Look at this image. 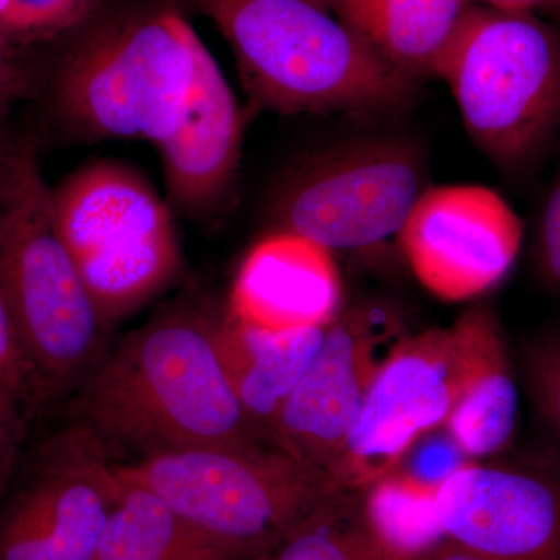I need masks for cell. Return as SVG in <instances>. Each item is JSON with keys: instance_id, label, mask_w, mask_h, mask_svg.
Masks as SVG:
<instances>
[{"instance_id": "27", "label": "cell", "mask_w": 560, "mask_h": 560, "mask_svg": "<svg viewBox=\"0 0 560 560\" xmlns=\"http://www.w3.org/2000/svg\"><path fill=\"white\" fill-rule=\"evenodd\" d=\"M35 420L18 394L0 386V497L27 447Z\"/></svg>"}, {"instance_id": "20", "label": "cell", "mask_w": 560, "mask_h": 560, "mask_svg": "<svg viewBox=\"0 0 560 560\" xmlns=\"http://www.w3.org/2000/svg\"><path fill=\"white\" fill-rule=\"evenodd\" d=\"M276 548L270 560H405L371 528L363 489L331 492Z\"/></svg>"}, {"instance_id": "16", "label": "cell", "mask_w": 560, "mask_h": 560, "mask_svg": "<svg viewBox=\"0 0 560 560\" xmlns=\"http://www.w3.org/2000/svg\"><path fill=\"white\" fill-rule=\"evenodd\" d=\"M327 326L268 330L220 308L217 342L246 418L268 444L272 423L323 345Z\"/></svg>"}, {"instance_id": "31", "label": "cell", "mask_w": 560, "mask_h": 560, "mask_svg": "<svg viewBox=\"0 0 560 560\" xmlns=\"http://www.w3.org/2000/svg\"><path fill=\"white\" fill-rule=\"evenodd\" d=\"M540 9L560 22V0H550V2L545 3Z\"/></svg>"}, {"instance_id": "7", "label": "cell", "mask_w": 560, "mask_h": 560, "mask_svg": "<svg viewBox=\"0 0 560 560\" xmlns=\"http://www.w3.org/2000/svg\"><path fill=\"white\" fill-rule=\"evenodd\" d=\"M121 482L153 492L235 555L276 547L335 490L329 475L271 444H223L116 464Z\"/></svg>"}, {"instance_id": "26", "label": "cell", "mask_w": 560, "mask_h": 560, "mask_svg": "<svg viewBox=\"0 0 560 560\" xmlns=\"http://www.w3.org/2000/svg\"><path fill=\"white\" fill-rule=\"evenodd\" d=\"M38 70L35 51L24 49L0 28V147L13 138L9 130L11 110L33 97Z\"/></svg>"}, {"instance_id": "32", "label": "cell", "mask_w": 560, "mask_h": 560, "mask_svg": "<svg viewBox=\"0 0 560 560\" xmlns=\"http://www.w3.org/2000/svg\"><path fill=\"white\" fill-rule=\"evenodd\" d=\"M13 138H14V136H13ZM13 138H11L9 140V142L5 143V145L0 147V164H2L3 151H5L7 147H9V143L11 142V140H13Z\"/></svg>"}, {"instance_id": "11", "label": "cell", "mask_w": 560, "mask_h": 560, "mask_svg": "<svg viewBox=\"0 0 560 560\" xmlns=\"http://www.w3.org/2000/svg\"><path fill=\"white\" fill-rule=\"evenodd\" d=\"M397 334L396 316L386 308L342 307L327 326L311 368L280 408L271 445L330 477L389 353L383 349Z\"/></svg>"}, {"instance_id": "29", "label": "cell", "mask_w": 560, "mask_h": 560, "mask_svg": "<svg viewBox=\"0 0 560 560\" xmlns=\"http://www.w3.org/2000/svg\"><path fill=\"white\" fill-rule=\"evenodd\" d=\"M416 560H488L481 558V556L475 555L474 551L467 550V548L460 547L455 541L442 539L436 545L422 552Z\"/></svg>"}, {"instance_id": "17", "label": "cell", "mask_w": 560, "mask_h": 560, "mask_svg": "<svg viewBox=\"0 0 560 560\" xmlns=\"http://www.w3.org/2000/svg\"><path fill=\"white\" fill-rule=\"evenodd\" d=\"M382 61L411 79H436L467 0H312Z\"/></svg>"}, {"instance_id": "14", "label": "cell", "mask_w": 560, "mask_h": 560, "mask_svg": "<svg viewBox=\"0 0 560 560\" xmlns=\"http://www.w3.org/2000/svg\"><path fill=\"white\" fill-rule=\"evenodd\" d=\"M245 125L230 81L206 50L186 114L156 147L171 208L195 220L219 215L237 183Z\"/></svg>"}, {"instance_id": "12", "label": "cell", "mask_w": 560, "mask_h": 560, "mask_svg": "<svg viewBox=\"0 0 560 560\" xmlns=\"http://www.w3.org/2000/svg\"><path fill=\"white\" fill-rule=\"evenodd\" d=\"M397 238L416 278L433 296L463 302L493 289L510 272L523 224L488 187L430 186Z\"/></svg>"}, {"instance_id": "23", "label": "cell", "mask_w": 560, "mask_h": 560, "mask_svg": "<svg viewBox=\"0 0 560 560\" xmlns=\"http://www.w3.org/2000/svg\"><path fill=\"white\" fill-rule=\"evenodd\" d=\"M0 386L18 394L31 408L36 419L43 418V390L2 289H0Z\"/></svg>"}, {"instance_id": "19", "label": "cell", "mask_w": 560, "mask_h": 560, "mask_svg": "<svg viewBox=\"0 0 560 560\" xmlns=\"http://www.w3.org/2000/svg\"><path fill=\"white\" fill-rule=\"evenodd\" d=\"M518 390L500 324L493 326L464 383L445 430L466 453L480 459L510 445L517 427Z\"/></svg>"}, {"instance_id": "1", "label": "cell", "mask_w": 560, "mask_h": 560, "mask_svg": "<svg viewBox=\"0 0 560 560\" xmlns=\"http://www.w3.org/2000/svg\"><path fill=\"white\" fill-rule=\"evenodd\" d=\"M220 308L180 298L113 342L55 411L88 431L116 464L223 444H268L232 389Z\"/></svg>"}, {"instance_id": "3", "label": "cell", "mask_w": 560, "mask_h": 560, "mask_svg": "<svg viewBox=\"0 0 560 560\" xmlns=\"http://www.w3.org/2000/svg\"><path fill=\"white\" fill-rule=\"evenodd\" d=\"M230 44L257 108L361 120L410 108L420 81L390 68L312 0H187Z\"/></svg>"}, {"instance_id": "21", "label": "cell", "mask_w": 560, "mask_h": 560, "mask_svg": "<svg viewBox=\"0 0 560 560\" xmlns=\"http://www.w3.org/2000/svg\"><path fill=\"white\" fill-rule=\"evenodd\" d=\"M434 495L436 490L394 470L363 489L364 512L371 528L390 551L401 559L416 560L445 539Z\"/></svg>"}, {"instance_id": "4", "label": "cell", "mask_w": 560, "mask_h": 560, "mask_svg": "<svg viewBox=\"0 0 560 560\" xmlns=\"http://www.w3.org/2000/svg\"><path fill=\"white\" fill-rule=\"evenodd\" d=\"M0 289L43 390L44 416L83 385L113 346L50 213V186L31 138L0 164Z\"/></svg>"}, {"instance_id": "9", "label": "cell", "mask_w": 560, "mask_h": 560, "mask_svg": "<svg viewBox=\"0 0 560 560\" xmlns=\"http://www.w3.org/2000/svg\"><path fill=\"white\" fill-rule=\"evenodd\" d=\"M495 315L471 308L451 327L399 338L378 368L359 419L330 478L360 490L397 469L422 434L451 418Z\"/></svg>"}, {"instance_id": "2", "label": "cell", "mask_w": 560, "mask_h": 560, "mask_svg": "<svg viewBox=\"0 0 560 560\" xmlns=\"http://www.w3.org/2000/svg\"><path fill=\"white\" fill-rule=\"evenodd\" d=\"M55 49L33 92L55 128L158 147L186 114L208 47L173 0H106Z\"/></svg>"}, {"instance_id": "6", "label": "cell", "mask_w": 560, "mask_h": 560, "mask_svg": "<svg viewBox=\"0 0 560 560\" xmlns=\"http://www.w3.org/2000/svg\"><path fill=\"white\" fill-rule=\"evenodd\" d=\"M50 213L110 329L172 285L183 264L168 201L124 162L81 165L50 186Z\"/></svg>"}, {"instance_id": "13", "label": "cell", "mask_w": 560, "mask_h": 560, "mask_svg": "<svg viewBox=\"0 0 560 560\" xmlns=\"http://www.w3.org/2000/svg\"><path fill=\"white\" fill-rule=\"evenodd\" d=\"M445 537L488 560H560V455L467 463L434 495Z\"/></svg>"}, {"instance_id": "24", "label": "cell", "mask_w": 560, "mask_h": 560, "mask_svg": "<svg viewBox=\"0 0 560 560\" xmlns=\"http://www.w3.org/2000/svg\"><path fill=\"white\" fill-rule=\"evenodd\" d=\"M467 459L451 433L441 427L422 434L405 453L396 470L423 488L438 490L453 471L469 463Z\"/></svg>"}, {"instance_id": "15", "label": "cell", "mask_w": 560, "mask_h": 560, "mask_svg": "<svg viewBox=\"0 0 560 560\" xmlns=\"http://www.w3.org/2000/svg\"><path fill=\"white\" fill-rule=\"evenodd\" d=\"M226 308L261 329L329 326L342 308L334 254L293 232L272 230L243 259Z\"/></svg>"}, {"instance_id": "22", "label": "cell", "mask_w": 560, "mask_h": 560, "mask_svg": "<svg viewBox=\"0 0 560 560\" xmlns=\"http://www.w3.org/2000/svg\"><path fill=\"white\" fill-rule=\"evenodd\" d=\"M106 0H0V28L24 49L55 47L80 31Z\"/></svg>"}, {"instance_id": "18", "label": "cell", "mask_w": 560, "mask_h": 560, "mask_svg": "<svg viewBox=\"0 0 560 560\" xmlns=\"http://www.w3.org/2000/svg\"><path fill=\"white\" fill-rule=\"evenodd\" d=\"M234 551L179 518L150 490L121 482L94 560H230Z\"/></svg>"}, {"instance_id": "5", "label": "cell", "mask_w": 560, "mask_h": 560, "mask_svg": "<svg viewBox=\"0 0 560 560\" xmlns=\"http://www.w3.org/2000/svg\"><path fill=\"white\" fill-rule=\"evenodd\" d=\"M467 135L501 171H521L560 131V31L530 11L470 3L442 55Z\"/></svg>"}, {"instance_id": "30", "label": "cell", "mask_w": 560, "mask_h": 560, "mask_svg": "<svg viewBox=\"0 0 560 560\" xmlns=\"http://www.w3.org/2000/svg\"><path fill=\"white\" fill-rule=\"evenodd\" d=\"M467 2H481L482 5L506 11H530L533 9H540L550 0H467Z\"/></svg>"}, {"instance_id": "25", "label": "cell", "mask_w": 560, "mask_h": 560, "mask_svg": "<svg viewBox=\"0 0 560 560\" xmlns=\"http://www.w3.org/2000/svg\"><path fill=\"white\" fill-rule=\"evenodd\" d=\"M526 375L537 411L560 445V331L530 346Z\"/></svg>"}, {"instance_id": "28", "label": "cell", "mask_w": 560, "mask_h": 560, "mask_svg": "<svg viewBox=\"0 0 560 560\" xmlns=\"http://www.w3.org/2000/svg\"><path fill=\"white\" fill-rule=\"evenodd\" d=\"M536 249L545 282L560 296V172L541 209Z\"/></svg>"}, {"instance_id": "8", "label": "cell", "mask_w": 560, "mask_h": 560, "mask_svg": "<svg viewBox=\"0 0 560 560\" xmlns=\"http://www.w3.org/2000/svg\"><path fill=\"white\" fill-rule=\"evenodd\" d=\"M429 178L422 147L407 136L349 140L291 167L272 189L268 215L275 230L330 253L371 249L399 237Z\"/></svg>"}, {"instance_id": "10", "label": "cell", "mask_w": 560, "mask_h": 560, "mask_svg": "<svg viewBox=\"0 0 560 560\" xmlns=\"http://www.w3.org/2000/svg\"><path fill=\"white\" fill-rule=\"evenodd\" d=\"M120 492L105 448L61 418L31 436L0 497V560H94Z\"/></svg>"}]
</instances>
